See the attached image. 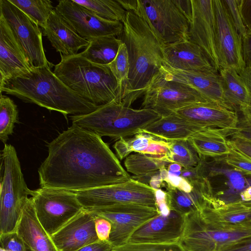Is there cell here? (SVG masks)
Listing matches in <instances>:
<instances>
[{
    "label": "cell",
    "instance_id": "db71d44e",
    "mask_svg": "<svg viewBox=\"0 0 251 251\" xmlns=\"http://www.w3.org/2000/svg\"><path fill=\"white\" fill-rule=\"evenodd\" d=\"M242 226L251 229V220L244 223Z\"/></svg>",
    "mask_w": 251,
    "mask_h": 251
},
{
    "label": "cell",
    "instance_id": "8992f818",
    "mask_svg": "<svg viewBox=\"0 0 251 251\" xmlns=\"http://www.w3.org/2000/svg\"><path fill=\"white\" fill-rule=\"evenodd\" d=\"M0 158L3 176L0 181V234H2L16 230L24 207L33 190L25 183L14 146L4 144Z\"/></svg>",
    "mask_w": 251,
    "mask_h": 251
},
{
    "label": "cell",
    "instance_id": "bcb514c9",
    "mask_svg": "<svg viewBox=\"0 0 251 251\" xmlns=\"http://www.w3.org/2000/svg\"><path fill=\"white\" fill-rule=\"evenodd\" d=\"M113 248V246L109 241L99 240L75 251H112Z\"/></svg>",
    "mask_w": 251,
    "mask_h": 251
},
{
    "label": "cell",
    "instance_id": "ac0fdd59",
    "mask_svg": "<svg viewBox=\"0 0 251 251\" xmlns=\"http://www.w3.org/2000/svg\"><path fill=\"white\" fill-rule=\"evenodd\" d=\"M32 68L11 28L0 14V87Z\"/></svg>",
    "mask_w": 251,
    "mask_h": 251
},
{
    "label": "cell",
    "instance_id": "c3c4849f",
    "mask_svg": "<svg viewBox=\"0 0 251 251\" xmlns=\"http://www.w3.org/2000/svg\"><path fill=\"white\" fill-rule=\"evenodd\" d=\"M219 251H251V237L236 242Z\"/></svg>",
    "mask_w": 251,
    "mask_h": 251
},
{
    "label": "cell",
    "instance_id": "277c9868",
    "mask_svg": "<svg viewBox=\"0 0 251 251\" xmlns=\"http://www.w3.org/2000/svg\"><path fill=\"white\" fill-rule=\"evenodd\" d=\"M60 54L53 72L69 89L97 106L117 101V82L107 65L94 63L79 53Z\"/></svg>",
    "mask_w": 251,
    "mask_h": 251
},
{
    "label": "cell",
    "instance_id": "ba28073f",
    "mask_svg": "<svg viewBox=\"0 0 251 251\" xmlns=\"http://www.w3.org/2000/svg\"><path fill=\"white\" fill-rule=\"evenodd\" d=\"M180 243L186 251H219L251 237V229L242 225L220 226L203 219L195 210L184 216Z\"/></svg>",
    "mask_w": 251,
    "mask_h": 251
},
{
    "label": "cell",
    "instance_id": "e575fe53",
    "mask_svg": "<svg viewBox=\"0 0 251 251\" xmlns=\"http://www.w3.org/2000/svg\"><path fill=\"white\" fill-rule=\"evenodd\" d=\"M43 28L50 14L55 9L49 0H9Z\"/></svg>",
    "mask_w": 251,
    "mask_h": 251
},
{
    "label": "cell",
    "instance_id": "603a6c76",
    "mask_svg": "<svg viewBox=\"0 0 251 251\" xmlns=\"http://www.w3.org/2000/svg\"><path fill=\"white\" fill-rule=\"evenodd\" d=\"M163 51L164 62L173 68L187 71L217 72L201 47L188 40L166 46Z\"/></svg>",
    "mask_w": 251,
    "mask_h": 251
},
{
    "label": "cell",
    "instance_id": "9a60e30c",
    "mask_svg": "<svg viewBox=\"0 0 251 251\" xmlns=\"http://www.w3.org/2000/svg\"><path fill=\"white\" fill-rule=\"evenodd\" d=\"M216 46L220 69L231 68L239 73L245 68L242 37L232 23L222 0H213Z\"/></svg>",
    "mask_w": 251,
    "mask_h": 251
},
{
    "label": "cell",
    "instance_id": "6da1fadb",
    "mask_svg": "<svg viewBox=\"0 0 251 251\" xmlns=\"http://www.w3.org/2000/svg\"><path fill=\"white\" fill-rule=\"evenodd\" d=\"M47 147L38 170L41 187L77 192L131 178L101 136L88 129L72 125Z\"/></svg>",
    "mask_w": 251,
    "mask_h": 251
},
{
    "label": "cell",
    "instance_id": "681fc988",
    "mask_svg": "<svg viewBox=\"0 0 251 251\" xmlns=\"http://www.w3.org/2000/svg\"><path fill=\"white\" fill-rule=\"evenodd\" d=\"M239 74L246 85L250 98V102L248 109L245 112L243 113L251 114V68L245 67Z\"/></svg>",
    "mask_w": 251,
    "mask_h": 251
},
{
    "label": "cell",
    "instance_id": "4dcf8cb0",
    "mask_svg": "<svg viewBox=\"0 0 251 251\" xmlns=\"http://www.w3.org/2000/svg\"><path fill=\"white\" fill-rule=\"evenodd\" d=\"M121 42L114 36L97 37L89 41L88 46L79 53L94 63L108 65L116 56Z\"/></svg>",
    "mask_w": 251,
    "mask_h": 251
},
{
    "label": "cell",
    "instance_id": "4fadbf2b",
    "mask_svg": "<svg viewBox=\"0 0 251 251\" xmlns=\"http://www.w3.org/2000/svg\"><path fill=\"white\" fill-rule=\"evenodd\" d=\"M91 211L110 222L109 241L114 247L126 244L136 230L159 213L157 208L136 204H119Z\"/></svg>",
    "mask_w": 251,
    "mask_h": 251
},
{
    "label": "cell",
    "instance_id": "d6986e66",
    "mask_svg": "<svg viewBox=\"0 0 251 251\" xmlns=\"http://www.w3.org/2000/svg\"><path fill=\"white\" fill-rule=\"evenodd\" d=\"M174 113L203 128H218L229 133L236 128L239 120L235 110L211 102L192 104Z\"/></svg>",
    "mask_w": 251,
    "mask_h": 251
},
{
    "label": "cell",
    "instance_id": "7a4b0ae2",
    "mask_svg": "<svg viewBox=\"0 0 251 251\" xmlns=\"http://www.w3.org/2000/svg\"><path fill=\"white\" fill-rule=\"evenodd\" d=\"M120 39L126 46L130 65L126 95L122 104L130 107L145 93L164 61L162 45L147 23L127 12Z\"/></svg>",
    "mask_w": 251,
    "mask_h": 251
},
{
    "label": "cell",
    "instance_id": "f1b7e54d",
    "mask_svg": "<svg viewBox=\"0 0 251 251\" xmlns=\"http://www.w3.org/2000/svg\"><path fill=\"white\" fill-rule=\"evenodd\" d=\"M193 187L190 193L177 188L167 187L166 200L171 210L184 216L199 209L204 202L206 196L214 193L208 178L203 182Z\"/></svg>",
    "mask_w": 251,
    "mask_h": 251
},
{
    "label": "cell",
    "instance_id": "f5cc1de1",
    "mask_svg": "<svg viewBox=\"0 0 251 251\" xmlns=\"http://www.w3.org/2000/svg\"><path fill=\"white\" fill-rule=\"evenodd\" d=\"M183 167L179 164L173 163L167 166V170L169 174L180 176Z\"/></svg>",
    "mask_w": 251,
    "mask_h": 251
},
{
    "label": "cell",
    "instance_id": "2e32d148",
    "mask_svg": "<svg viewBox=\"0 0 251 251\" xmlns=\"http://www.w3.org/2000/svg\"><path fill=\"white\" fill-rule=\"evenodd\" d=\"M192 20L188 40L202 50L215 69H220L216 46V22L213 0H191Z\"/></svg>",
    "mask_w": 251,
    "mask_h": 251
},
{
    "label": "cell",
    "instance_id": "44dd1931",
    "mask_svg": "<svg viewBox=\"0 0 251 251\" xmlns=\"http://www.w3.org/2000/svg\"><path fill=\"white\" fill-rule=\"evenodd\" d=\"M207 222L220 226H240L251 220V205L242 201L226 202L214 193L207 195L197 210Z\"/></svg>",
    "mask_w": 251,
    "mask_h": 251
},
{
    "label": "cell",
    "instance_id": "5b68a950",
    "mask_svg": "<svg viewBox=\"0 0 251 251\" xmlns=\"http://www.w3.org/2000/svg\"><path fill=\"white\" fill-rule=\"evenodd\" d=\"M162 116L150 109H135L115 101L87 114L72 115V125L100 136L120 139L134 135Z\"/></svg>",
    "mask_w": 251,
    "mask_h": 251
},
{
    "label": "cell",
    "instance_id": "f6af8a7d",
    "mask_svg": "<svg viewBox=\"0 0 251 251\" xmlns=\"http://www.w3.org/2000/svg\"><path fill=\"white\" fill-rule=\"evenodd\" d=\"M239 7L248 33H251V0H239Z\"/></svg>",
    "mask_w": 251,
    "mask_h": 251
},
{
    "label": "cell",
    "instance_id": "f35d334b",
    "mask_svg": "<svg viewBox=\"0 0 251 251\" xmlns=\"http://www.w3.org/2000/svg\"><path fill=\"white\" fill-rule=\"evenodd\" d=\"M222 159L234 170L251 176V159L232 147L230 153Z\"/></svg>",
    "mask_w": 251,
    "mask_h": 251
},
{
    "label": "cell",
    "instance_id": "11a10c76",
    "mask_svg": "<svg viewBox=\"0 0 251 251\" xmlns=\"http://www.w3.org/2000/svg\"><path fill=\"white\" fill-rule=\"evenodd\" d=\"M0 251H27L25 250H23V249H14V250H5V249L0 247Z\"/></svg>",
    "mask_w": 251,
    "mask_h": 251
},
{
    "label": "cell",
    "instance_id": "74e56055",
    "mask_svg": "<svg viewBox=\"0 0 251 251\" xmlns=\"http://www.w3.org/2000/svg\"><path fill=\"white\" fill-rule=\"evenodd\" d=\"M112 251H186L180 242L167 244L130 243L115 247Z\"/></svg>",
    "mask_w": 251,
    "mask_h": 251
},
{
    "label": "cell",
    "instance_id": "ee69618b",
    "mask_svg": "<svg viewBox=\"0 0 251 251\" xmlns=\"http://www.w3.org/2000/svg\"><path fill=\"white\" fill-rule=\"evenodd\" d=\"M229 144L233 149L251 159V142L239 137L231 136L228 139Z\"/></svg>",
    "mask_w": 251,
    "mask_h": 251
},
{
    "label": "cell",
    "instance_id": "f907efd6",
    "mask_svg": "<svg viewBox=\"0 0 251 251\" xmlns=\"http://www.w3.org/2000/svg\"><path fill=\"white\" fill-rule=\"evenodd\" d=\"M117 1L126 11L135 13L137 11L138 0H117Z\"/></svg>",
    "mask_w": 251,
    "mask_h": 251
},
{
    "label": "cell",
    "instance_id": "d590c367",
    "mask_svg": "<svg viewBox=\"0 0 251 251\" xmlns=\"http://www.w3.org/2000/svg\"><path fill=\"white\" fill-rule=\"evenodd\" d=\"M171 142L168 161L180 165L183 168L196 166L201 159L187 140Z\"/></svg>",
    "mask_w": 251,
    "mask_h": 251
},
{
    "label": "cell",
    "instance_id": "60d3db41",
    "mask_svg": "<svg viewBox=\"0 0 251 251\" xmlns=\"http://www.w3.org/2000/svg\"><path fill=\"white\" fill-rule=\"evenodd\" d=\"M236 128L228 136H235L251 142V114L242 113Z\"/></svg>",
    "mask_w": 251,
    "mask_h": 251
},
{
    "label": "cell",
    "instance_id": "e0dca14e",
    "mask_svg": "<svg viewBox=\"0 0 251 251\" xmlns=\"http://www.w3.org/2000/svg\"><path fill=\"white\" fill-rule=\"evenodd\" d=\"M97 215L83 209L50 237L59 251H75L98 241L95 229Z\"/></svg>",
    "mask_w": 251,
    "mask_h": 251
},
{
    "label": "cell",
    "instance_id": "836d02e7",
    "mask_svg": "<svg viewBox=\"0 0 251 251\" xmlns=\"http://www.w3.org/2000/svg\"><path fill=\"white\" fill-rule=\"evenodd\" d=\"M75 2L90 9L99 17L123 24L126 21L127 11L117 0H73Z\"/></svg>",
    "mask_w": 251,
    "mask_h": 251
},
{
    "label": "cell",
    "instance_id": "7bdbcfd3",
    "mask_svg": "<svg viewBox=\"0 0 251 251\" xmlns=\"http://www.w3.org/2000/svg\"><path fill=\"white\" fill-rule=\"evenodd\" d=\"M112 226L106 219L97 216L95 219V229L99 240L109 241Z\"/></svg>",
    "mask_w": 251,
    "mask_h": 251
},
{
    "label": "cell",
    "instance_id": "52a82bcc",
    "mask_svg": "<svg viewBox=\"0 0 251 251\" xmlns=\"http://www.w3.org/2000/svg\"><path fill=\"white\" fill-rule=\"evenodd\" d=\"M135 14L141 17L165 47L188 40L192 17L182 0H138Z\"/></svg>",
    "mask_w": 251,
    "mask_h": 251
},
{
    "label": "cell",
    "instance_id": "30bf717a",
    "mask_svg": "<svg viewBox=\"0 0 251 251\" xmlns=\"http://www.w3.org/2000/svg\"><path fill=\"white\" fill-rule=\"evenodd\" d=\"M31 198L38 221L50 236L84 209L73 191L41 187Z\"/></svg>",
    "mask_w": 251,
    "mask_h": 251
},
{
    "label": "cell",
    "instance_id": "7c38bea8",
    "mask_svg": "<svg viewBox=\"0 0 251 251\" xmlns=\"http://www.w3.org/2000/svg\"><path fill=\"white\" fill-rule=\"evenodd\" d=\"M0 14L10 26L32 68L54 66L46 56L39 26L9 0H0Z\"/></svg>",
    "mask_w": 251,
    "mask_h": 251
},
{
    "label": "cell",
    "instance_id": "484cf974",
    "mask_svg": "<svg viewBox=\"0 0 251 251\" xmlns=\"http://www.w3.org/2000/svg\"><path fill=\"white\" fill-rule=\"evenodd\" d=\"M203 128L174 113L162 116L144 128L141 132L170 142L188 140Z\"/></svg>",
    "mask_w": 251,
    "mask_h": 251
},
{
    "label": "cell",
    "instance_id": "8d00e7d4",
    "mask_svg": "<svg viewBox=\"0 0 251 251\" xmlns=\"http://www.w3.org/2000/svg\"><path fill=\"white\" fill-rule=\"evenodd\" d=\"M18 120L17 106L9 97L0 94V140L6 144L12 134L15 124Z\"/></svg>",
    "mask_w": 251,
    "mask_h": 251
},
{
    "label": "cell",
    "instance_id": "3957f363",
    "mask_svg": "<svg viewBox=\"0 0 251 251\" xmlns=\"http://www.w3.org/2000/svg\"><path fill=\"white\" fill-rule=\"evenodd\" d=\"M2 92L57 111L66 118L69 114H87L100 106L71 90L47 67L32 68L28 73L8 80L0 87Z\"/></svg>",
    "mask_w": 251,
    "mask_h": 251
},
{
    "label": "cell",
    "instance_id": "5bb4252c",
    "mask_svg": "<svg viewBox=\"0 0 251 251\" xmlns=\"http://www.w3.org/2000/svg\"><path fill=\"white\" fill-rule=\"evenodd\" d=\"M62 18L80 37L90 41L101 36L120 37L123 24L103 19L73 0H62L55 7Z\"/></svg>",
    "mask_w": 251,
    "mask_h": 251
},
{
    "label": "cell",
    "instance_id": "4316f807",
    "mask_svg": "<svg viewBox=\"0 0 251 251\" xmlns=\"http://www.w3.org/2000/svg\"><path fill=\"white\" fill-rule=\"evenodd\" d=\"M229 131L213 127L204 128L187 140L197 152L200 159L211 157L223 159L231 151L229 144Z\"/></svg>",
    "mask_w": 251,
    "mask_h": 251
},
{
    "label": "cell",
    "instance_id": "f546056e",
    "mask_svg": "<svg viewBox=\"0 0 251 251\" xmlns=\"http://www.w3.org/2000/svg\"><path fill=\"white\" fill-rule=\"evenodd\" d=\"M225 104L240 113L248 107L250 98L246 85L239 74L231 68H221L219 71Z\"/></svg>",
    "mask_w": 251,
    "mask_h": 251
},
{
    "label": "cell",
    "instance_id": "b9f144b4",
    "mask_svg": "<svg viewBox=\"0 0 251 251\" xmlns=\"http://www.w3.org/2000/svg\"><path fill=\"white\" fill-rule=\"evenodd\" d=\"M163 180L166 183L168 188H177L187 193L191 192L193 188L192 185L181 176L168 173Z\"/></svg>",
    "mask_w": 251,
    "mask_h": 251
},
{
    "label": "cell",
    "instance_id": "8fae6325",
    "mask_svg": "<svg viewBox=\"0 0 251 251\" xmlns=\"http://www.w3.org/2000/svg\"><path fill=\"white\" fill-rule=\"evenodd\" d=\"M208 102H213L189 85L166 79L159 72L144 93L142 106L162 117L192 104Z\"/></svg>",
    "mask_w": 251,
    "mask_h": 251
},
{
    "label": "cell",
    "instance_id": "83f0119b",
    "mask_svg": "<svg viewBox=\"0 0 251 251\" xmlns=\"http://www.w3.org/2000/svg\"><path fill=\"white\" fill-rule=\"evenodd\" d=\"M170 146L171 142L140 132L131 138L119 139L113 145V148L118 157L122 160L132 152L166 156L168 158Z\"/></svg>",
    "mask_w": 251,
    "mask_h": 251
},
{
    "label": "cell",
    "instance_id": "d6a6232c",
    "mask_svg": "<svg viewBox=\"0 0 251 251\" xmlns=\"http://www.w3.org/2000/svg\"><path fill=\"white\" fill-rule=\"evenodd\" d=\"M107 66L117 82L118 96L117 102L122 104L127 92L130 69L127 49L122 41L116 56Z\"/></svg>",
    "mask_w": 251,
    "mask_h": 251
},
{
    "label": "cell",
    "instance_id": "1f68e13d",
    "mask_svg": "<svg viewBox=\"0 0 251 251\" xmlns=\"http://www.w3.org/2000/svg\"><path fill=\"white\" fill-rule=\"evenodd\" d=\"M170 164L166 156L140 153L129 155L124 161L126 171L138 177L155 173Z\"/></svg>",
    "mask_w": 251,
    "mask_h": 251
},
{
    "label": "cell",
    "instance_id": "d4e9b609",
    "mask_svg": "<svg viewBox=\"0 0 251 251\" xmlns=\"http://www.w3.org/2000/svg\"><path fill=\"white\" fill-rule=\"evenodd\" d=\"M16 231L30 251H59L38 221L31 197L24 207Z\"/></svg>",
    "mask_w": 251,
    "mask_h": 251
},
{
    "label": "cell",
    "instance_id": "cb8c5ba5",
    "mask_svg": "<svg viewBox=\"0 0 251 251\" xmlns=\"http://www.w3.org/2000/svg\"><path fill=\"white\" fill-rule=\"evenodd\" d=\"M43 29L52 46L63 55L76 54L80 49L86 48L89 44V41L80 37L70 26L55 9Z\"/></svg>",
    "mask_w": 251,
    "mask_h": 251
},
{
    "label": "cell",
    "instance_id": "ffe728a7",
    "mask_svg": "<svg viewBox=\"0 0 251 251\" xmlns=\"http://www.w3.org/2000/svg\"><path fill=\"white\" fill-rule=\"evenodd\" d=\"M184 217L171 210L168 215L159 213L130 236L127 243L167 244L180 242Z\"/></svg>",
    "mask_w": 251,
    "mask_h": 251
},
{
    "label": "cell",
    "instance_id": "ab89813d",
    "mask_svg": "<svg viewBox=\"0 0 251 251\" xmlns=\"http://www.w3.org/2000/svg\"><path fill=\"white\" fill-rule=\"evenodd\" d=\"M225 9L235 28L242 38L248 34L239 7V0H222Z\"/></svg>",
    "mask_w": 251,
    "mask_h": 251
},
{
    "label": "cell",
    "instance_id": "9c48e42d",
    "mask_svg": "<svg viewBox=\"0 0 251 251\" xmlns=\"http://www.w3.org/2000/svg\"><path fill=\"white\" fill-rule=\"evenodd\" d=\"M74 192L87 210L119 204H136L157 209L155 189L132 177L124 182Z\"/></svg>",
    "mask_w": 251,
    "mask_h": 251
},
{
    "label": "cell",
    "instance_id": "7402d4cb",
    "mask_svg": "<svg viewBox=\"0 0 251 251\" xmlns=\"http://www.w3.org/2000/svg\"><path fill=\"white\" fill-rule=\"evenodd\" d=\"M160 72L166 79L189 85L210 101L227 107L224 102L222 83L219 72L183 71L173 68L164 61Z\"/></svg>",
    "mask_w": 251,
    "mask_h": 251
},
{
    "label": "cell",
    "instance_id": "7dc6e473",
    "mask_svg": "<svg viewBox=\"0 0 251 251\" xmlns=\"http://www.w3.org/2000/svg\"><path fill=\"white\" fill-rule=\"evenodd\" d=\"M242 53L245 67L251 68V33L242 38Z\"/></svg>",
    "mask_w": 251,
    "mask_h": 251
},
{
    "label": "cell",
    "instance_id": "816d5d0a",
    "mask_svg": "<svg viewBox=\"0 0 251 251\" xmlns=\"http://www.w3.org/2000/svg\"><path fill=\"white\" fill-rule=\"evenodd\" d=\"M150 186L154 189H159L164 185V182L161 178L159 172L158 174L152 176L150 179Z\"/></svg>",
    "mask_w": 251,
    "mask_h": 251
}]
</instances>
